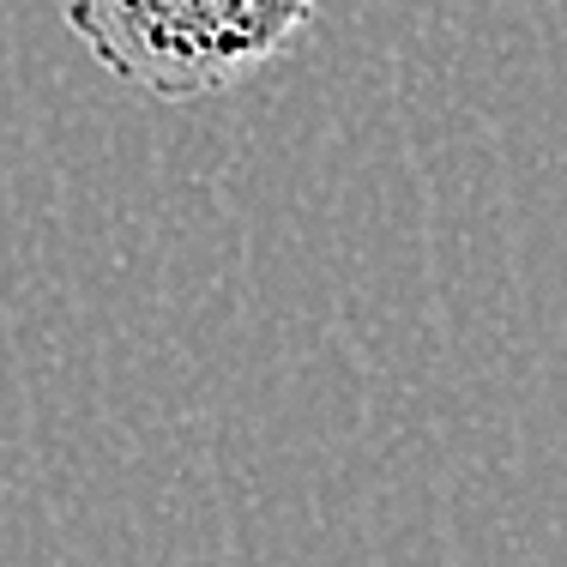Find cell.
Returning a JSON list of instances; mask_svg holds the SVG:
<instances>
[{
  "label": "cell",
  "instance_id": "obj_1",
  "mask_svg": "<svg viewBox=\"0 0 567 567\" xmlns=\"http://www.w3.org/2000/svg\"><path fill=\"white\" fill-rule=\"evenodd\" d=\"M315 0H66V24L121 85L194 103L278 61Z\"/></svg>",
  "mask_w": 567,
  "mask_h": 567
}]
</instances>
